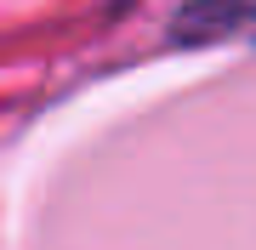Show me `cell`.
Listing matches in <instances>:
<instances>
[{"mask_svg":"<svg viewBox=\"0 0 256 250\" xmlns=\"http://www.w3.org/2000/svg\"><path fill=\"white\" fill-rule=\"evenodd\" d=\"M176 46H222V40H256V0H182L171 17Z\"/></svg>","mask_w":256,"mask_h":250,"instance_id":"cell-1","label":"cell"}]
</instances>
